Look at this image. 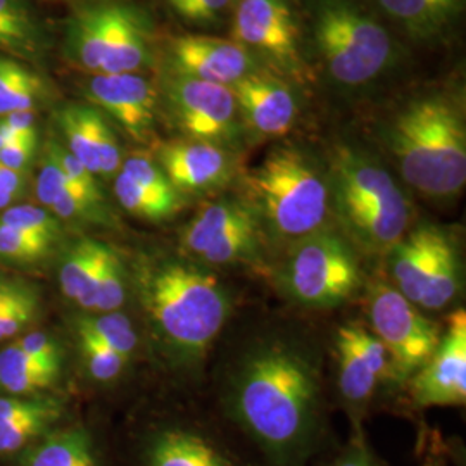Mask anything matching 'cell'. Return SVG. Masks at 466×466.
<instances>
[{"mask_svg": "<svg viewBox=\"0 0 466 466\" xmlns=\"http://www.w3.org/2000/svg\"><path fill=\"white\" fill-rule=\"evenodd\" d=\"M228 406L237 423L277 466H296L308 452L319 415V371L292 342H267L233 373Z\"/></svg>", "mask_w": 466, "mask_h": 466, "instance_id": "6da1fadb", "label": "cell"}, {"mask_svg": "<svg viewBox=\"0 0 466 466\" xmlns=\"http://www.w3.org/2000/svg\"><path fill=\"white\" fill-rule=\"evenodd\" d=\"M135 289L152 332L182 365H198L232 313V296L215 273L178 256L137 263Z\"/></svg>", "mask_w": 466, "mask_h": 466, "instance_id": "7a4b0ae2", "label": "cell"}, {"mask_svg": "<svg viewBox=\"0 0 466 466\" xmlns=\"http://www.w3.org/2000/svg\"><path fill=\"white\" fill-rule=\"evenodd\" d=\"M402 182L423 198L456 199L466 184L463 92L433 88L400 104L383 127Z\"/></svg>", "mask_w": 466, "mask_h": 466, "instance_id": "3957f363", "label": "cell"}, {"mask_svg": "<svg viewBox=\"0 0 466 466\" xmlns=\"http://www.w3.org/2000/svg\"><path fill=\"white\" fill-rule=\"evenodd\" d=\"M325 167L337 230L354 249L387 254L411 230L413 202L375 156L340 144Z\"/></svg>", "mask_w": 466, "mask_h": 466, "instance_id": "277c9868", "label": "cell"}, {"mask_svg": "<svg viewBox=\"0 0 466 466\" xmlns=\"http://www.w3.org/2000/svg\"><path fill=\"white\" fill-rule=\"evenodd\" d=\"M309 56L329 82L365 90L402 61L398 35L365 0H309Z\"/></svg>", "mask_w": 466, "mask_h": 466, "instance_id": "5b68a950", "label": "cell"}, {"mask_svg": "<svg viewBox=\"0 0 466 466\" xmlns=\"http://www.w3.org/2000/svg\"><path fill=\"white\" fill-rule=\"evenodd\" d=\"M244 199L267 240L292 246L329 227L332 217L327 167L294 144L279 146L244 178Z\"/></svg>", "mask_w": 466, "mask_h": 466, "instance_id": "8992f818", "label": "cell"}, {"mask_svg": "<svg viewBox=\"0 0 466 466\" xmlns=\"http://www.w3.org/2000/svg\"><path fill=\"white\" fill-rule=\"evenodd\" d=\"M152 21L134 4L85 5L69 21V59L92 75L140 73L154 57Z\"/></svg>", "mask_w": 466, "mask_h": 466, "instance_id": "52a82bcc", "label": "cell"}, {"mask_svg": "<svg viewBox=\"0 0 466 466\" xmlns=\"http://www.w3.org/2000/svg\"><path fill=\"white\" fill-rule=\"evenodd\" d=\"M275 279L287 299L332 309L358 292L361 268L350 240L329 225L289 246Z\"/></svg>", "mask_w": 466, "mask_h": 466, "instance_id": "ba28073f", "label": "cell"}, {"mask_svg": "<svg viewBox=\"0 0 466 466\" xmlns=\"http://www.w3.org/2000/svg\"><path fill=\"white\" fill-rule=\"evenodd\" d=\"M392 287L421 311H442L463 290L458 240L439 225H420L387 254Z\"/></svg>", "mask_w": 466, "mask_h": 466, "instance_id": "9c48e42d", "label": "cell"}, {"mask_svg": "<svg viewBox=\"0 0 466 466\" xmlns=\"http://www.w3.org/2000/svg\"><path fill=\"white\" fill-rule=\"evenodd\" d=\"M230 26V38L268 71L299 88L315 82L317 69L292 0H238Z\"/></svg>", "mask_w": 466, "mask_h": 466, "instance_id": "30bf717a", "label": "cell"}, {"mask_svg": "<svg viewBox=\"0 0 466 466\" xmlns=\"http://www.w3.org/2000/svg\"><path fill=\"white\" fill-rule=\"evenodd\" d=\"M267 237L244 198L206 204L182 230V246L192 261L211 267L258 265Z\"/></svg>", "mask_w": 466, "mask_h": 466, "instance_id": "8fae6325", "label": "cell"}, {"mask_svg": "<svg viewBox=\"0 0 466 466\" xmlns=\"http://www.w3.org/2000/svg\"><path fill=\"white\" fill-rule=\"evenodd\" d=\"M159 104L173 127L188 140L235 150L248 137L232 86L165 73Z\"/></svg>", "mask_w": 466, "mask_h": 466, "instance_id": "7c38bea8", "label": "cell"}, {"mask_svg": "<svg viewBox=\"0 0 466 466\" xmlns=\"http://www.w3.org/2000/svg\"><path fill=\"white\" fill-rule=\"evenodd\" d=\"M368 317L370 332L390 356L396 380L411 379L441 342V329L389 283L371 285Z\"/></svg>", "mask_w": 466, "mask_h": 466, "instance_id": "4fadbf2b", "label": "cell"}, {"mask_svg": "<svg viewBox=\"0 0 466 466\" xmlns=\"http://www.w3.org/2000/svg\"><path fill=\"white\" fill-rule=\"evenodd\" d=\"M259 69L265 67L232 38L198 32L178 35L167 46V73L171 75L233 86Z\"/></svg>", "mask_w": 466, "mask_h": 466, "instance_id": "5bb4252c", "label": "cell"}, {"mask_svg": "<svg viewBox=\"0 0 466 466\" xmlns=\"http://www.w3.org/2000/svg\"><path fill=\"white\" fill-rule=\"evenodd\" d=\"M240 119L248 137L258 140L280 138L289 134L300 115L298 85L259 69L232 86Z\"/></svg>", "mask_w": 466, "mask_h": 466, "instance_id": "9a60e30c", "label": "cell"}, {"mask_svg": "<svg viewBox=\"0 0 466 466\" xmlns=\"http://www.w3.org/2000/svg\"><path fill=\"white\" fill-rule=\"evenodd\" d=\"M85 97L134 138L147 142L159 115V90L140 73L92 75Z\"/></svg>", "mask_w": 466, "mask_h": 466, "instance_id": "2e32d148", "label": "cell"}, {"mask_svg": "<svg viewBox=\"0 0 466 466\" xmlns=\"http://www.w3.org/2000/svg\"><path fill=\"white\" fill-rule=\"evenodd\" d=\"M418 406H460L466 400V313L456 309L432 358L411 377Z\"/></svg>", "mask_w": 466, "mask_h": 466, "instance_id": "e0dca14e", "label": "cell"}, {"mask_svg": "<svg viewBox=\"0 0 466 466\" xmlns=\"http://www.w3.org/2000/svg\"><path fill=\"white\" fill-rule=\"evenodd\" d=\"M339 387L350 406H363L385 379H396L390 356L379 339L361 325L350 323L337 330Z\"/></svg>", "mask_w": 466, "mask_h": 466, "instance_id": "ac0fdd59", "label": "cell"}, {"mask_svg": "<svg viewBox=\"0 0 466 466\" xmlns=\"http://www.w3.org/2000/svg\"><path fill=\"white\" fill-rule=\"evenodd\" d=\"M57 125L71 152L90 173L102 178L116 177L123 152L109 117L92 104L69 102L57 113Z\"/></svg>", "mask_w": 466, "mask_h": 466, "instance_id": "d6986e66", "label": "cell"}, {"mask_svg": "<svg viewBox=\"0 0 466 466\" xmlns=\"http://www.w3.org/2000/svg\"><path fill=\"white\" fill-rule=\"evenodd\" d=\"M157 165L180 196H202L232 180V150L199 140H173L159 147Z\"/></svg>", "mask_w": 466, "mask_h": 466, "instance_id": "ffe728a7", "label": "cell"}, {"mask_svg": "<svg viewBox=\"0 0 466 466\" xmlns=\"http://www.w3.org/2000/svg\"><path fill=\"white\" fill-rule=\"evenodd\" d=\"M387 25L417 46L444 42L465 13L466 0H371Z\"/></svg>", "mask_w": 466, "mask_h": 466, "instance_id": "44dd1931", "label": "cell"}, {"mask_svg": "<svg viewBox=\"0 0 466 466\" xmlns=\"http://www.w3.org/2000/svg\"><path fill=\"white\" fill-rule=\"evenodd\" d=\"M65 404L52 396H0V456L21 454L56 431Z\"/></svg>", "mask_w": 466, "mask_h": 466, "instance_id": "7402d4cb", "label": "cell"}, {"mask_svg": "<svg viewBox=\"0 0 466 466\" xmlns=\"http://www.w3.org/2000/svg\"><path fill=\"white\" fill-rule=\"evenodd\" d=\"M113 248L82 238L66 250L59 268V285L67 299L75 300L84 311H90L100 273Z\"/></svg>", "mask_w": 466, "mask_h": 466, "instance_id": "603a6c76", "label": "cell"}, {"mask_svg": "<svg viewBox=\"0 0 466 466\" xmlns=\"http://www.w3.org/2000/svg\"><path fill=\"white\" fill-rule=\"evenodd\" d=\"M17 466H99L84 427L56 429L21 452Z\"/></svg>", "mask_w": 466, "mask_h": 466, "instance_id": "cb8c5ba5", "label": "cell"}, {"mask_svg": "<svg viewBox=\"0 0 466 466\" xmlns=\"http://www.w3.org/2000/svg\"><path fill=\"white\" fill-rule=\"evenodd\" d=\"M147 466H232V463L198 433L167 431L154 437Z\"/></svg>", "mask_w": 466, "mask_h": 466, "instance_id": "d4e9b609", "label": "cell"}, {"mask_svg": "<svg viewBox=\"0 0 466 466\" xmlns=\"http://www.w3.org/2000/svg\"><path fill=\"white\" fill-rule=\"evenodd\" d=\"M42 32L26 0H0V52L34 59L42 52Z\"/></svg>", "mask_w": 466, "mask_h": 466, "instance_id": "484cf974", "label": "cell"}, {"mask_svg": "<svg viewBox=\"0 0 466 466\" xmlns=\"http://www.w3.org/2000/svg\"><path fill=\"white\" fill-rule=\"evenodd\" d=\"M59 373L44 367L16 344L0 350V387L7 396H36L47 390Z\"/></svg>", "mask_w": 466, "mask_h": 466, "instance_id": "4316f807", "label": "cell"}, {"mask_svg": "<svg viewBox=\"0 0 466 466\" xmlns=\"http://www.w3.org/2000/svg\"><path fill=\"white\" fill-rule=\"evenodd\" d=\"M46 96V84L35 71L16 59L0 56V117L34 111Z\"/></svg>", "mask_w": 466, "mask_h": 466, "instance_id": "83f0119b", "label": "cell"}, {"mask_svg": "<svg viewBox=\"0 0 466 466\" xmlns=\"http://www.w3.org/2000/svg\"><path fill=\"white\" fill-rule=\"evenodd\" d=\"M76 333H85L111 350H116L127 361H130L137 350V332L130 318L113 311V313H88L80 315L75 321Z\"/></svg>", "mask_w": 466, "mask_h": 466, "instance_id": "f1b7e54d", "label": "cell"}, {"mask_svg": "<svg viewBox=\"0 0 466 466\" xmlns=\"http://www.w3.org/2000/svg\"><path fill=\"white\" fill-rule=\"evenodd\" d=\"M115 196L127 213L140 219H147L152 223L167 221L177 217L184 206L182 202H171L150 194L140 185L135 184L134 180H130L127 175H123L121 171L115 178Z\"/></svg>", "mask_w": 466, "mask_h": 466, "instance_id": "f546056e", "label": "cell"}, {"mask_svg": "<svg viewBox=\"0 0 466 466\" xmlns=\"http://www.w3.org/2000/svg\"><path fill=\"white\" fill-rule=\"evenodd\" d=\"M173 13L198 30H219L230 25L238 0H167Z\"/></svg>", "mask_w": 466, "mask_h": 466, "instance_id": "4dcf8cb0", "label": "cell"}, {"mask_svg": "<svg viewBox=\"0 0 466 466\" xmlns=\"http://www.w3.org/2000/svg\"><path fill=\"white\" fill-rule=\"evenodd\" d=\"M127 299V273L116 250H111L94 292L88 313H113Z\"/></svg>", "mask_w": 466, "mask_h": 466, "instance_id": "1f68e13d", "label": "cell"}, {"mask_svg": "<svg viewBox=\"0 0 466 466\" xmlns=\"http://www.w3.org/2000/svg\"><path fill=\"white\" fill-rule=\"evenodd\" d=\"M0 221L13 228H17V230L46 238L52 244H56V240L63 233L61 221L54 217L49 209L32 206V204H21V206L7 208L0 215Z\"/></svg>", "mask_w": 466, "mask_h": 466, "instance_id": "d6a6232c", "label": "cell"}, {"mask_svg": "<svg viewBox=\"0 0 466 466\" xmlns=\"http://www.w3.org/2000/svg\"><path fill=\"white\" fill-rule=\"evenodd\" d=\"M54 244L32 233L0 221V258L15 263H38L50 254Z\"/></svg>", "mask_w": 466, "mask_h": 466, "instance_id": "836d02e7", "label": "cell"}, {"mask_svg": "<svg viewBox=\"0 0 466 466\" xmlns=\"http://www.w3.org/2000/svg\"><path fill=\"white\" fill-rule=\"evenodd\" d=\"M119 171L123 175H127L130 180H134L135 184L146 188L150 194H154L161 199L184 204V196H180L177 192V188L167 180L165 171L147 156L138 154V156H132V157L125 159Z\"/></svg>", "mask_w": 466, "mask_h": 466, "instance_id": "e575fe53", "label": "cell"}, {"mask_svg": "<svg viewBox=\"0 0 466 466\" xmlns=\"http://www.w3.org/2000/svg\"><path fill=\"white\" fill-rule=\"evenodd\" d=\"M76 337L85 367L94 380L111 382L119 377V373L128 363L123 356H119L116 350H111L109 346L90 335L76 333Z\"/></svg>", "mask_w": 466, "mask_h": 466, "instance_id": "d590c367", "label": "cell"}, {"mask_svg": "<svg viewBox=\"0 0 466 466\" xmlns=\"http://www.w3.org/2000/svg\"><path fill=\"white\" fill-rule=\"evenodd\" d=\"M47 152L56 159V163L63 169V173L66 175L67 178L78 188H82L88 198H92L97 202H106L102 188L97 182V177L94 173H90L71 152H67L65 146H61L57 142H50L47 146Z\"/></svg>", "mask_w": 466, "mask_h": 466, "instance_id": "8d00e7d4", "label": "cell"}, {"mask_svg": "<svg viewBox=\"0 0 466 466\" xmlns=\"http://www.w3.org/2000/svg\"><path fill=\"white\" fill-rule=\"evenodd\" d=\"M67 188H76V190L84 192L82 188H78L76 185L73 184V182L67 178L66 175L63 173V169L56 163V159L50 156L49 152H46L44 165L40 167V173H38L36 182H35L36 199H38V202H40L46 209H49L50 204L54 202V199H56L61 192L67 190ZM85 196H86V194H85ZM86 198H88V196H86ZM90 199H92V198H90ZM96 202H97V200H96ZM102 204H106V202H102Z\"/></svg>", "mask_w": 466, "mask_h": 466, "instance_id": "74e56055", "label": "cell"}, {"mask_svg": "<svg viewBox=\"0 0 466 466\" xmlns=\"http://www.w3.org/2000/svg\"><path fill=\"white\" fill-rule=\"evenodd\" d=\"M19 350L32 356L36 361H40L46 368L61 375V367H63V350L56 339H52L49 333L36 332L26 333L19 340L15 342Z\"/></svg>", "mask_w": 466, "mask_h": 466, "instance_id": "f35d334b", "label": "cell"}, {"mask_svg": "<svg viewBox=\"0 0 466 466\" xmlns=\"http://www.w3.org/2000/svg\"><path fill=\"white\" fill-rule=\"evenodd\" d=\"M38 306H40V298L36 290L28 298L11 306L4 315H0V342L13 339L17 333L23 332L26 327H30L38 315Z\"/></svg>", "mask_w": 466, "mask_h": 466, "instance_id": "ab89813d", "label": "cell"}, {"mask_svg": "<svg viewBox=\"0 0 466 466\" xmlns=\"http://www.w3.org/2000/svg\"><path fill=\"white\" fill-rule=\"evenodd\" d=\"M35 154H36V142L13 140L0 149V165L16 171L19 175H26V171L34 163Z\"/></svg>", "mask_w": 466, "mask_h": 466, "instance_id": "60d3db41", "label": "cell"}, {"mask_svg": "<svg viewBox=\"0 0 466 466\" xmlns=\"http://www.w3.org/2000/svg\"><path fill=\"white\" fill-rule=\"evenodd\" d=\"M2 123L13 135V140H25V142H38L36 134V117L34 111H17L7 116L0 117Z\"/></svg>", "mask_w": 466, "mask_h": 466, "instance_id": "b9f144b4", "label": "cell"}, {"mask_svg": "<svg viewBox=\"0 0 466 466\" xmlns=\"http://www.w3.org/2000/svg\"><path fill=\"white\" fill-rule=\"evenodd\" d=\"M34 292H36L34 285L0 275V315Z\"/></svg>", "mask_w": 466, "mask_h": 466, "instance_id": "7bdbcfd3", "label": "cell"}, {"mask_svg": "<svg viewBox=\"0 0 466 466\" xmlns=\"http://www.w3.org/2000/svg\"><path fill=\"white\" fill-rule=\"evenodd\" d=\"M0 190L16 200L25 192V175L0 165Z\"/></svg>", "mask_w": 466, "mask_h": 466, "instance_id": "ee69618b", "label": "cell"}, {"mask_svg": "<svg viewBox=\"0 0 466 466\" xmlns=\"http://www.w3.org/2000/svg\"><path fill=\"white\" fill-rule=\"evenodd\" d=\"M335 466H379L365 452H354L344 456L340 461H337Z\"/></svg>", "mask_w": 466, "mask_h": 466, "instance_id": "f6af8a7d", "label": "cell"}, {"mask_svg": "<svg viewBox=\"0 0 466 466\" xmlns=\"http://www.w3.org/2000/svg\"><path fill=\"white\" fill-rule=\"evenodd\" d=\"M9 142H13V135L7 130V127L0 119V149L5 147Z\"/></svg>", "mask_w": 466, "mask_h": 466, "instance_id": "bcb514c9", "label": "cell"}, {"mask_svg": "<svg viewBox=\"0 0 466 466\" xmlns=\"http://www.w3.org/2000/svg\"><path fill=\"white\" fill-rule=\"evenodd\" d=\"M15 202V199L11 198V196H7V194H4L2 190H0V209H7V208H11V204Z\"/></svg>", "mask_w": 466, "mask_h": 466, "instance_id": "7dc6e473", "label": "cell"}]
</instances>
